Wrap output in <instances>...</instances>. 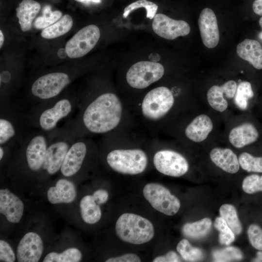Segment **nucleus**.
<instances>
[{"instance_id": "1", "label": "nucleus", "mask_w": 262, "mask_h": 262, "mask_svg": "<svg viewBox=\"0 0 262 262\" xmlns=\"http://www.w3.org/2000/svg\"><path fill=\"white\" fill-rule=\"evenodd\" d=\"M76 110V115L62 127L75 138L111 133L120 125L124 114L121 100L111 92L78 98Z\"/></svg>"}, {"instance_id": "2", "label": "nucleus", "mask_w": 262, "mask_h": 262, "mask_svg": "<svg viewBox=\"0 0 262 262\" xmlns=\"http://www.w3.org/2000/svg\"><path fill=\"white\" fill-rule=\"evenodd\" d=\"M78 98L61 96L33 105L24 117L28 127L46 132L57 129L58 123L70 117L76 110Z\"/></svg>"}, {"instance_id": "3", "label": "nucleus", "mask_w": 262, "mask_h": 262, "mask_svg": "<svg viewBox=\"0 0 262 262\" xmlns=\"http://www.w3.org/2000/svg\"><path fill=\"white\" fill-rule=\"evenodd\" d=\"M72 80V77L65 71H53L40 75L32 83L28 99L24 107L31 106L60 95Z\"/></svg>"}, {"instance_id": "4", "label": "nucleus", "mask_w": 262, "mask_h": 262, "mask_svg": "<svg viewBox=\"0 0 262 262\" xmlns=\"http://www.w3.org/2000/svg\"><path fill=\"white\" fill-rule=\"evenodd\" d=\"M24 112L10 101L0 103V146H18L28 133Z\"/></svg>"}, {"instance_id": "5", "label": "nucleus", "mask_w": 262, "mask_h": 262, "mask_svg": "<svg viewBox=\"0 0 262 262\" xmlns=\"http://www.w3.org/2000/svg\"><path fill=\"white\" fill-rule=\"evenodd\" d=\"M117 236L123 241L141 245L150 241L154 235L152 223L147 218L132 213L121 215L115 224Z\"/></svg>"}, {"instance_id": "6", "label": "nucleus", "mask_w": 262, "mask_h": 262, "mask_svg": "<svg viewBox=\"0 0 262 262\" xmlns=\"http://www.w3.org/2000/svg\"><path fill=\"white\" fill-rule=\"evenodd\" d=\"M175 98L167 87L159 86L148 92L140 104L143 117L150 123H159L170 112Z\"/></svg>"}, {"instance_id": "7", "label": "nucleus", "mask_w": 262, "mask_h": 262, "mask_svg": "<svg viewBox=\"0 0 262 262\" xmlns=\"http://www.w3.org/2000/svg\"><path fill=\"white\" fill-rule=\"evenodd\" d=\"M106 162L115 172L134 175L141 174L146 170L148 158L146 152L140 148H119L109 151Z\"/></svg>"}, {"instance_id": "8", "label": "nucleus", "mask_w": 262, "mask_h": 262, "mask_svg": "<svg viewBox=\"0 0 262 262\" xmlns=\"http://www.w3.org/2000/svg\"><path fill=\"white\" fill-rule=\"evenodd\" d=\"M49 141L42 169L52 175L60 170L66 153L75 138L64 128L49 132Z\"/></svg>"}, {"instance_id": "9", "label": "nucleus", "mask_w": 262, "mask_h": 262, "mask_svg": "<svg viewBox=\"0 0 262 262\" xmlns=\"http://www.w3.org/2000/svg\"><path fill=\"white\" fill-rule=\"evenodd\" d=\"M164 73V68L161 64L143 61L132 65L127 72L126 78L131 87L142 89L160 80Z\"/></svg>"}, {"instance_id": "10", "label": "nucleus", "mask_w": 262, "mask_h": 262, "mask_svg": "<svg viewBox=\"0 0 262 262\" xmlns=\"http://www.w3.org/2000/svg\"><path fill=\"white\" fill-rule=\"evenodd\" d=\"M143 193L146 199L154 209L165 215H173L180 208V200L159 183H147L145 186Z\"/></svg>"}, {"instance_id": "11", "label": "nucleus", "mask_w": 262, "mask_h": 262, "mask_svg": "<svg viewBox=\"0 0 262 262\" xmlns=\"http://www.w3.org/2000/svg\"><path fill=\"white\" fill-rule=\"evenodd\" d=\"M95 143L86 137L77 138L72 143L60 169L65 177L77 174L82 169L89 152L95 146Z\"/></svg>"}, {"instance_id": "12", "label": "nucleus", "mask_w": 262, "mask_h": 262, "mask_svg": "<svg viewBox=\"0 0 262 262\" xmlns=\"http://www.w3.org/2000/svg\"><path fill=\"white\" fill-rule=\"evenodd\" d=\"M100 36L99 29L95 25H89L81 29L66 43L67 56L78 58L84 56L96 46Z\"/></svg>"}, {"instance_id": "13", "label": "nucleus", "mask_w": 262, "mask_h": 262, "mask_svg": "<svg viewBox=\"0 0 262 262\" xmlns=\"http://www.w3.org/2000/svg\"><path fill=\"white\" fill-rule=\"evenodd\" d=\"M153 162L158 172L169 176H182L189 169V164L186 158L180 153L172 150L157 151L154 155Z\"/></svg>"}, {"instance_id": "14", "label": "nucleus", "mask_w": 262, "mask_h": 262, "mask_svg": "<svg viewBox=\"0 0 262 262\" xmlns=\"http://www.w3.org/2000/svg\"><path fill=\"white\" fill-rule=\"evenodd\" d=\"M152 27L156 34L168 40L186 36L190 32V27L187 22L172 19L163 14H156Z\"/></svg>"}, {"instance_id": "15", "label": "nucleus", "mask_w": 262, "mask_h": 262, "mask_svg": "<svg viewBox=\"0 0 262 262\" xmlns=\"http://www.w3.org/2000/svg\"><path fill=\"white\" fill-rule=\"evenodd\" d=\"M198 26L204 46L209 49L215 48L219 43L220 35L216 17L211 9L205 8L202 10Z\"/></svg>"}, {"instance_id": "16", "label": "nucleus", "mask_w": 262, "mask_h": 262, "mask_svg": "<svg viewBox=\"0 0 262 262\" xmlns=\"http://www.w3.org/2000/svg\"><path fill=\"white\" fill-rule=\"evenodd\" d=\"M44 249L43 241L37 233L29 232L19 242L16 256L19 262H37L40 260Z\"/></svg>"}, {"instance_id": "17", "label": "nucleus", "mask_w": 262, "mask_h": 262, "mask_svg": "<svg viewBox=\"0 0 262 262\" xmlns=\"http://www.w3.org/2000/svg\"><path fill=\"white\" fill-rule=\"evenodd\" d=\"M237 83L233 80L226 82L221 86L214 85L208 91L207 99L210 106L214 110L223 112L228 107L227 100L224 98V95L228 98H231L235 96Z\"/></svg>"}, {"instance_id": "18", "label": "nucleus", "mask_w": 262, "mask_h": 262, "mask_svg": "<svg viewBox=\"0 0 262 262\" xmlns=\"http://www.w3.org/2000/svg\"><path fill=\"white\" fill-rule=\"evenodd\" d=\"M24 208L22 201L8 189L0 190V213L9 222L18 223L22 217Z\"/></svg>"}, {"instance_id": "19", "label": "nucleus", "mask_w": 262, "mask_h": 262, "mask_svg": "<svg viewBox=\"0 0 262 262\" xmlns=\"http://www.w3.org/2000/svg\"><path fill=\"white\" fill-rule=\"evenodd\" d=\"M213 123L206 115H200L194 118L186 127L184 134L192 142L200 143L204 141L213 129Z\"/></svg>"}, {"instance_id": "20", "label": "nucleus", "mask_w": 262, "mask_h": 262, "mask_svg": "<svg viewBox=\"0 0 262 262\" xmlns=\"http://www.w3.org/2000/svg\"><path fill=\"white\" fill-rule=\"evenodd\" d=\"M259 133L256 127L249 122L243 123L232 128L229 133V140L235 147L240 148L257 141Z\"/></svg>"}, {"instance_id": "21", "label": "nucleus", "mask_w": 262, "mask_h": 262, "mask_svg": "<svg viewBox=\"0 0 262 262\" xmlns=\"http://www.w3.org/2000/svg\"><path fill=\"white\" fill-rule=\"evenodd\" d=\"M76 197V190L70 181L61 179L55 186L50 187L47 192V197L52 204L68 203L73 201Z\"/></svg>"}, {"instance_id": "22", "label": "nucleus", "mask_w": 262, "mask_h": 262, "mask_svg": "<svg viewBox=\"0 0 262 262\" xmlns=\"http://www.w3.org/2000/svg\"><path fill=\"white\" fill-rule=\"evenodd\" d=\"M210 157L217 167L226 172L234 174L239 170L238 158L229 148H213L210 151Z\"/></svg>"}, {"instance_id": "23", "label": "nucleus", "mask_w": 262, "mask_h": 262, "mask_svg": "<svg viewBox=\"0 0 262 262\" xmlns=\"http://www.w3.org/2000/svg\"><path fill=\"white\" fill-rule=\"evenodd\" d=\"M236 53L239 57L248 62L254 68L262 69V47L258 41L244 40L237 46Z\"/></svg>"}, {"instance_id": "24", "label": "nucleus", "mask_w": 262, "mask_h": 262, "mask_svg": "<svg viewBox=\"0 0 262 262\" xmlns=\"http://www.w3.org/2000/svg\"><path fill=\"white\" fill-rule=\"evenodd\" d=\"M40 5L33 0H23L16 9V15L20 29L27 32L32 28L33 20L40 10Z\"/></svg>"}, {"instance_id": "25", "label": "nucleus", "mask_w": 262, "mask_h": 262, "mask_svg": "<svg viewBox=\"0 0 262 262\" xmlns=\"http://www.w3.org/2000/svg\"><path fill=\"white\" fill-rule=\"evenodd\" d=\"M93 196L86 195L80 203V212L83 221L89 224L97 223L101 218V211Z\"/></svg>"}, {"instance_id": "26", "label": "nucleus", "mask_w": 262, "mask_h": 262, "mask_svg": "<svg viewBox=\"0 0 262 262\" xmlns=\"http://www.w3.org/2000/svg\"><path fill=\"white\" fill-rule=\"evenodd\" d=\"M73 25L72 17L67 14L62 16L57 21L44 29L41 36L45 39H53L68 32Z\"/></svg>"}, {"instance_id": "27", "label": "nucleus", "mask_w": 262, "mask_h": 262, "mask_svg": "<svg viewBox=\"0 0 262 262\" xmlns=\"http://www.w3.org/2000/svg\"><path fill=\"white\" fill-rule=\"evenodd\" d=\"M212 221L209 218H204L199 221L184 225L182 231L188 238L197 239L205 236L210 230Z\"/></svg>"}, {"instance_id": "28", "label": "nucleus", "mask_w": 262, "mask_h": 262, "mask_svg": "<svg viewBox=\"0 0 262 262\" xmlns=\"http://www.w3.org/2000/svg\"><path fill=\"white\" fill-rule=\"evenodd\" d=\"M221 217L226 221L227 225L236 234H239L242 231V227L239 220L236 210L232 205H222L219 209Z\"/></svg>"}, {"instance_id": "29", "label": "nucleus", "mask_w": 262, "mask_h": 262, "mask_svg": "<svg viewBox=\"0 0 262 262\" xmlns=\"http://www.w3.org/2000/svg\"><path fill=\"white\" fill-rule=\"evenodd\" d=\"M82 258L81 252L76 248H69L62 253L50 252L44 259V262H78Z\"/></svg>"}, {"instance_id": "30", "label": "nucleus", "mask_w": 262, "mask_h": 262, "mask_svg": "<svg viewBox=\"0 0 262 262\" xmlns=\"http://www.w3.org/2000/svg\"><path fill=\"white\" fill-rule=\"evenodd\" d=\"M253 96L254 92L251 83L247 81L242 82L236 89L235 103L240 109L245 110L247 107L248 100Z\"/></svg>"}, {"instance_id": "31", "label": "nucleus", "mask_w": 262, "mask_h": 262, "mask_svg": "<svg viewBox=\"0 0 262 262\" xmlns=\"http://www.w3.org/2000/svg\"><path fill=\"white\" fill-rule=\"evenodd\" d=\"M177 251L181 257L187 262H196L203 257V253L199 248L193 247L186 239H182L177 246Z\"/></svg>"}, {"instance_id": "32", "label": "nucleus", "mask_w": 262, "mask_h": 262, "mask_svg": "<svg viewBox=\"0 0 262 262\" xmlns=\"http://www.w3.org/2000/svg\"><path fill=\"white\" fill-rule=\"evenodd\" d=\"M240 166L247 172L262 173V157H254L247 152L241 153L238 157Z\"/></svg>"}, {"instance_id": "33", "label": "nucleus", "mask_w": 262, "mask_h": 262, "mask_svg": "<svg viewBox=\"0 0 262 262\" xmlns=\"http://www.w3.org/2000/svg\"><path fill=\"white\" fill-rule=\"evenodd\" d=\"M140 8H145L147 11V17L151 19L156 15L158 6L154 2L147 0H138L125 8L123 17L126 18L132 11Z\"/></svg>"}, {"instance_id": "34", "label": "nucleus", "mask_w": 262, "mask_h": 262, "mask_svg": "<svg viewBox=\"0 0 262 262\" xmlns=\"http://www.w3.org/2000/svg\"><path fill=\"white\" fill-rule=\"evenodd\" d=\"M214 225L219 231V240L221 244L229 245L234 241V233L222 217H218L215 219Z\"/></svg>"}, {"instance_id": "35", "label": "nucleus", "mask_w": 262, "mask_h": 262, "mask_svg": "<svg viewBox=\"0 0 262 262\" xmlns=\"http://www.w3.org/2000/svg\"><path fill=\"white\" fill-rule=\"evenodd\" d=\"M213 255L215 262H230L240 260L243 258L241 250L233 246L216 250L213 252Z\"/></svg>"}, {"instance_id": "36", "label": "nucleus", "mask_w": 262, "mask_h": 262, "mask_svg": "<svg viewBox=\"0 0 262 262\" xmlns=\"http://www.w3.org/2000/svg\"><path fill=\"white\" fill-rule=\"evenodd\" d=\"M242 188L245 193L249 194L262 191V175L247 176L243 181Z\"/></svg>"}, {"instance_id": "37", "label": "nucleus", "mask_w": 262, "mask_h": 262, "mask_svg": "<svg viewBox=\"0 0 262 262\" xmlns=\"http://www.w3.org/2000/svg\"><path fill=\"white\" fill-rule=\"evenodd\" d=\"M62 13L56 10L50 14L43 15L36 18L34 21V27L38 29H44L52 25L61 18Z\"/></svg>"}, {"instance_id": "38", "label": "nucleus", "mask_w": 262, "mask_h": 262, "mask_svg": "<svg viewBox=\"0 0 262 262\" xmlns=\"http://www.w3.org/2000/svg\"><path fill=\"white\" fill-rule=\"evenodd\" d=\"M247 234L252 246L262 250V229L257 225L252 224L248 227Z\"/></svg>"}, {"instance_id": "39", "label": "nucleus", "mask_w": 262, "mask_h": 262, "mask_svg": "<svg viewBox=\"0 0 262 262\" xmlns=\"http://www.w3.org/2000/svg\"><path fill=\"white\" fill-rule=\"evenodd\" d=\"M16 260L15 254L6 241L0 240V261L5 262H13Z\"/></svg>"}, {"instance_id": "40", "label": "nucleus", "mask_w": 262, "mask_h": 262, "mask_svg": "<svg viewBox=\"0 0 262 262\" xmlns=\"http://www.w3.org/2000/svg\"><path fill=\"white\" fill-rule=\"evenodd\" d=\"M139 257L133 253H127L123 255L108 259L106 262H140Z\"/></svg>"}, {"instance_id": "41", "label": "nucleus", "mask_w": 262, "mask_h": 262, "mask_svg": "<svg viewBox=\"0 0 262 262\" xmlns=\"http://www.w3.org/2000/svg\"><path fill=\"white\" fill-rule=\"evenodd\" d=\"M180 259L178 254L173 251L168 252L165 255L156 257L153 262H178Z\"/></svg>"}, {"instance_id": "42", "label": "nucleus", "mask_w": 262, "mask_h": 262, "mask_svg": "<svg viewBox=\"0 0 262 262\" xmlns=\"http://www.w3.org/2000/svg\"><path fill=\"white\" fill-rule=\"evenodd\" d=\"M92 196L98 205L105 203L107 201L109 196L107 191L103 189H99L96 191Z\"/></svg>"}, {"instance_id": "43", "label": "nucleus", "mask_w": 262, "mask_h": 262, "mask_svg": "<svg viewBox=\"0 0 262 262\" xmlns=\"http://www.w3.org/2000/svg\"><path fill=\"white\" fill-rule=\"evenodd\" d=\"M252 9L256 14L262 16V0H255L252 4Z\"/></svg>"}, {"instance_id": "44", "label": "nucleus", "mask_w": 262, "mask_h": 262, "mask_svg": "<svg viewBox=\"0 0 262 262\" xmlns=\"http://www.w3.org/2000/svg\"><path fill=\"white\" fill-rule=\"evenodd\" d=\"M78 2L83 3L86 4H97L101 2V0H75Z\"/></svg>"}, {"instance_id": "45", "label": "nucleus", "mask_w": 262, "mask_h": 262, "mask_svg": "<svg viewBox=\"0 0 262 262\" xmlns=\"http://www.w3.org/2000/svg\"><path fill=\"white\" fill-rule=\"evenodd\" d=\"M58 55L59 57L61 58H64L67 55L65 49H60L58 51Z\"/></svg>"}, {"instance_id": "46", "label": "nucleus", "mask_w": 262, "mask_h": 262, "mask_svg": "<svg viewBox=\"0 0 262 262\" xmlns=\"http://www.w3.org/2000/svg\"><path fill=\"white\" fill-rule=\"evenodd\" d=\"M253 262H262V251L257 253L256 257L253 260Z\"/></svg>"}, {"instance_id": "47", "label": "nucleus", "mask_w": 262, "mask_h": 262, "mask_svg": "<svg viewBox=\"0 0 262 262\" xmlns=\"http://www.w3.org/2000/svg\"><path fill=\"white\" fill-rule=\"evenodd\" d=\"M4 37L1 30L0 31V48H1L3 44Z\"/></svg>"}, {"instance_id": "48", "label": "nucleus", "mask_w": 262, "mask_h": 262, "mask_svg": "<svg viewBox=\"0 0 262 262\" xmlns=\"http://www.w3.org/2000/svg\"><path fill=\"white\" fill-rule=\"evenodd\" d=\"M259 23L260 26L262 28V16L260 18Z\"/></svg>"}]
</instances>
